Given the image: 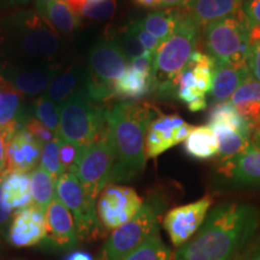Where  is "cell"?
I'll use <instances>...</instances> for the list:
<instances>
[{
    "label": "cell",
    "instance_id": "48",
    "mask_svg": "<svg viewBox=\"0 0 260 260\" xmlns=\"http://www.w3.org/2000/svg\"><path fill=\"white\" fill-rule=\"evenodd\" d=\"M237 260H260V245L255 246L242 256H239Z\"/></svg>",
    "mask_w": 260,
    "mask_h": 260
},
{
    "label": "cell",
    "instance_id": "12",
    "mask_svg": "<svg viewBox=\"0 0 260 260\" xmlns=\"http://www.w3.org/2000/svg\"><path fill=\"white\" fill-rule=\"evenodd\" d=\"M59 73L57 65L5 63L0 65V82L12 87L22 95L39 96L46 92Z\"/></svg>",
    "mask_w": 260,
    "mask_h": 260
},
{
    "label": "cell",
    "instance_id": "27",
    "mask_svg": "<svg viewBox=\"0 0 260 260\" xmlns=\"http://www.w3.org/2000/svg\"><path fill=\"white\" fill-rule=\"evenodd\" d=\"M41 16H44L58 32L64 35L73 34L81 25L80 15L76 14L65 3V0H56V2L51 3L44 10Z\"/></svg>",
    "mask_w": 260,
    "mask_h": 260
},
{
    "label": "cell",
    "instance_id": "53",
    "mask_svg": "<svg viewBox=\"0 0 260 260\" xmlns=\"http://www.w3.org/2000/svg\"><path fill=\"white\" fill-rule=\"evenodd\" d=\"M14 260H23V259H14Z\"/></svg>",
    "mask_w": 260,
    "mask_h": 260
},
{
    "label": "cell",
    "instance_id": "14",
    "mask_svg": "<svg viewBox=\"0 0 260 260\" xmlns=\"http://www.w3.org/2000/svg\"><path fill=\"white\" fill-rule=\"evenodd\" d=\"M47 234L41 243L46 251L65 252L76 248L80 236L73 214L56 197L46 210Z\"/></svg>",
    "mask_w": 260,
    "mask_h": 260
},
{
    "label": "cell",
    "instance_id": "34",
    "mask_svg": "<svg viewBox=\"0 0 260 260\" xmlns=\"http://www.w3.org/2000/svg\"><path fill=\"white\" fill-rule=\"evenodd\" d=\"M229 102L235 106L248 103H260V83L251 77L236 89Z\"/></svg>",
    "mask_w": 260,
    "mask_h": 260
},
{
    "label": "cell",
    "instance_id": "5",
    "mask_svg": "<svg viewBox=\"0 0 260 260\" xmlns=\"http://www.w3.org/2000/svg\"><path fill=\"white\" fill-rule=\"evenodd\" d=\"M128 65V58L118 41L112 39L98 41L89 52L83 93L96 104L113 99L116 81Z\"/></svg>",
    "mask_w": 260,
    "mask_h": 260
},
{
    "label": "cell",
    "instance_id": "2",
    "mask_svg": "<svg viewBox=\"0 0 260 260\" xmlns=\"http://www.w3.org/2000/svg\"><path fill=\"white\" fill-rule=\"evenodd\" d=\"M159 110L147 103L125 100L106 110L113 167L111 184L130 182L145 170L146 135Z\"/></svg>",
    "mask_w": 260,
    "mask_h": 260
},
{
    "label": "cell",
    "instance_id": "37",
    "mask_svg": "<svg viewBox=\"0 0 260 260\" xmlns=\"http://www.w3.org/2000/svg\"><path fill=\"white\" fill-rule=\"evenodd\" d=\"M24 128L27 129L41 145L51 141V140L56 136L46 125L42 124L40 121H38V119L34 118V117H31V118H29L28 121L25 122Z\"/></svg>",
    "mask_w": 260,
    "mask_h": 260
},
{
    "label": "cell",
    "instance_id": "32",
    "mask_svg": "<svg viewBox=\"0 0 260 260\" xmlns=\"http://www.w3.org/2000/svg\"><path fill=\"white\" fill-rule=\"evenodd\" d=\"M60 141L57 136H54L51 141L42 145L40 165L45 171L48 172L54 180H58V177L64 174V169L61 167L60 155H59Z\"/></svg>",
    "mask_w": 260,
    "mask_h": 260
},
{
    "label": "cell",
    "instance_id": "39",
    "mask_svg": "<svg viewBox=\"0 0 260 260\" xmlns=\"http://www.w3.org/2000/svg\"><path fill=\"white\" fill-rule=\"evenodd\" d=\"M2 180L3 175L0 176V240H6L10 224H11V220L14 218V213L9 207H6L4 201H3Z\"/></svg>",
    "mask_w": 260,
    "mask_h": 260
},
{
    "label": "cell",
    "instance_id": "1",
    "mask_svg": "<svg viewBox=\"0 0 260 260\" xmlns=\"http://www.w3.org/2000/svg\"><path fill=\"white\" fill-rule=\"evenodd\" d=\"M259 225L260 213L254 206L218 205L189 241L175 251L174 260H237Z\"/></svg>",
    "mask_w": 260,
    "mask_h": 260
},
{
    "label": "cell",
    "instance_id": "42",
    "mask_svg": "<svg viewBox=\"0 0 260 260\" xmlns=\"http://www.w3.org/2000/svg\"><path fill=\"white\" fill-rule=\"evenodd\" d=\"M154 54L155 53L146 52L144 56L130 60L129 64L132 65V67H134L135 69L144 71L146 74L152 75V71H153V64H154Z\"/></svg>",
    "mask_w": 260,
    "mask_h": 260
},
{
    "label": "cell",
    "instance_id": "23",
    "mask_svg": "<svg viewBox=\"0 0 260 260\" xmlns=\"http://www.w3.org/2000/svg\"><path fill=\"white\" fill-rule=\"evenodd\" d=\"M84 77L86 73H82L77 67L68 68L52 80L44 95L57 105H63L75 94L83 92Z\"/></svg>",
    "mask_w": 260,
    "mask_h": 260
},
{
    "label": "cell",
    "instance_id": "38",
    "mask_svg": "<svg viewBox=\"0 0 260 260\" xmlns=\"http://www.w3.org/2000/svg\"><path fill=\"white\" fill-rule=\"evenodd\" d=\"M80 149L81 148L76 147V146H73L70 144H67V142L60 141V147H59L60 162L65 172L70 171L71 169L74 168L75 162L77 160V157H79Z\"/></svg>",
    "mask_w": 260,
    "mask_h": 260
},
{
    "label": "cell",
    "instance_id": "40",
    "mask_svg": "<svg viewBox=\"0 0 260 260\" xmlns=\"http://www.w3.org/2000/svg\"><path fill=\"white\" fill-rule=\"evenodd\" d=\"M247 65H248L252 79L260 83V44H255L252 46Z\"/></svg>",
    "mask_w": 260,
    "mask_h": 260
},
{
    "label": "cell",
    "instance_id": "20",
    "mask_svg": "<svg viewBox=\"0 0 260 260\" xmlns=\"http://www.w3.org/2000/svg\"><path fill=\"white\" fill-rule=\"evenodd\" d=\"M251 79L248 65L216 63L210 96L213 104L229 102L233 94L243 82Z\"/></svg>",
    "mask_w": 260,
    "mask_h": 260
},
{
    "label": "cell",
    "instance_id": "16",
    "mask_svg": "<svg viewBox=\"0 0 260 260\" xmlns=\"http://www.w3.org/2000/svg\"><path fill=\"white\" fill-rule=\"evenodd\" d=\"M47 234L46 212L30 205L14 213L6 241L18 248L41 245Z\"/></svg>",
    "mask_w": 260,
    "mask_h": 260
},
{
    "label": "cell",
    "instance_id": "45",
    "mask_svg": "<svg viewBox=\"0 0 260 260\" xmlns=\"http://www.w3.org/2000/svg\"><path fill=\"white\" fill-rule=\"evenodd\" d=\"M6 171V141L0 133V176Z\"/></svg>",
    "mask_w": 260,
    "mask_h": 260
},
{
    "label": "cell",
    "instance_id": "8",
    "mask_svg": "<svg viewBox=\"0 0 260 260\" xmlns=\"http://www.w3.org/2000/svg\"><path fill=\"white\" fill-rule=\"evenodd\" d=\"M205 50L216 63L247 65L252 45L243 10L204 28Z\"/></svg>",
    "mask_w": 260,
    "mask_h": 260
},
{
    "label": "cell",
    "instance_id": "21",
    "mask_svg": "<svg viewBox=\"0 0 260 260\" xmlns=\"http://www.w3.org/2000/svg\"><path fill=\"white\" fill-rule=\"evenodd\" d=\"M245 0H194L188 14L200 29L226 17H232L242 10Z\"/></svg>",
    "mask_w": 260,
    "mask_h": 260
},
{
    "label": "cell",
    "instance_id": "24",
    "mask_svg": "<svg viewBox=\"0 0 260 260\" xmlns=\"http://www.w3.org/2000/svg\"><path fill=\"white\" fill-rule=\"evenodd\" d=\"M183 149L195 160H209L218 154V139L209 125L194 126L183 141Z\"/></svg>",
    "mask_w": 260,
    "mask_h": 260
},
{
    "label": "cell",
    "instance_id": "19",
    "mask_svg": "<svg viewBox=\"0 0 260 260\" xmlns=\"http://www.w3.org/2000/svg\"><path fill=\"white\" fill-rule=\"evenodd\" d=\"M31 117L30 106L25 104L23 95L12 87L0 82V133L5 141L10 135L23 128Z\"/></svg>",
    "mask_w": 260,
    "mask_h": 260
},
{
    "label": "cell",
    "instance_id": "50",
    "mask_svg": "<svg viewBox=\"0 0 260 260\" xmlns=\"http://www.w3.org/2000/svg\"><path fill=\"white\" fill-rule=\"evenodd\" d=\"M34 2V6H35V10L39 12V14H42L44 12V10L47 8L48 5L51 4V3L56 2V0H32Z\"/></svg>",
    "mask_w": 260,
    "mask_h": 260
},
{
    "label": "cell",
    "instance_id": "44",
    "mask_svg": "<svg viewBox=\"0 0 260 260\" xmlns=\"http://www.w3.org/2000/svg\"><path fill=\"white\" fill-rule=\"evenodd\" d=\"M30 0H0V11H8L27 5Z\"/></svg>",
    "mask_w": 260,
    "mask_h": 260
},
{
    "label": "cell",
    "instance_id": "18",
    "mask_svg": "<svg viewBox=\"0 0 260 260\" xmlns=\"http://www.w3.org/2000/svg\"><path fill=\"white\" fill-rule=\"evenodd\" d=\"M218 172L236 186L260 188V148L252 144L241 153L220 162Z\"/></svg>",
    "mask_w": 260,
    "mask_h": 260
},
{
    "label": "cell",
    "instance_id": "10",
    "mask_svg": "<svg viewBox=\"0 0 260 260\" xmlns=\"http://www.w3.org/2000/svg\"><path fill=\"white\" fill-rule=\"evenodd\" d=\"M56 197L73 214L80 240L98 239L105 233L96 213V200L90 198L73 172L67 171L56 181Z\"/></svg>",
    "mask_w": 260,
    "mask_h": 260
},
{
    "label": "cell",
    "instance_id": "29",
    "mask_svg": "<svg viewBox=\"0 0 260 260\" xmlns=\"http://www.w3.org/2000/svg\"><path fill=\"white\" fill-rule=\"evenodd\" d=\"M29 177L32 205L46 212L48 205L56 198V180L41 167L35 168Z\"/></svg>",
    "mask_w": 260,
    "mask_h": 260
},
{
    "label": "cell",
    "instance_id": "49",
    "mask_svg": "<svg viewBox=\"0 0 260 260\" xmlns=\"http://www.w3.org/2000/svg\"><path fill=\"white\" fill-rule=\"evenodd\" d=\"M136 4L148 9H160L161 0H134Z\"/></svg>",
    "mask_w": 260,
    "mask_h": 260
},
{
    "label": "cell",
    "instance_id": "33",
    "mask_svg": "<svg viewBox=\"0 0 260 260\" xmlns=\"http://www.w3.org/2000/svg\"><path fill=\"white\" fill-rule=\"evenodd\" d=\"M117 2L116 0H99V2L88 3L86 8L82 10L80 16L96 21H106L111 18L116 12Z\"/></svg>",
    "mask_w": 260,
    "mask_h": 260
},
{
    "label": "cell",
    "instance_id": "9",
    "mask_svg": "<svg viewBox=\"0 0 260 260\" xmlns=\"http://www.w3.org/2000/svg\"><path fill=\"white\" fill-rule=\"evenodd\" d=\"M113 153L109 125L92 144L80 149L79 157L70 172L79 178L87 193L98 199L100 193L111 184Z\"/></svg>",
    "mask_w": 260,
    "mask_h": 260
},
{
    "label": "cell",
    "instance_id": "35",
    "mask_svg": "<svg viewBox=\"0 0 260 260\" xmlns=\"http://www.w3.org/2000/svg\"><path fill=\"white\" fill-rule=\"evenodd\" d=\"M125 28L128 29L140 42H141V45L145 47V50L147 52L155 53L159 46L161 45V42L159 41L157 38H154L151 32H148L141 24H140L139 19L129 22V23L125 25Z\"/></svg>",
    "mask_w": 260,
    "mask_h": 260
},
{
    "label": "cell",
    "instance_id": "30",
    "mask_svg": "<svg viewBox=\"0 0 260 260\" xmlns=\"http://www.w3.org/2000/svg\"><path fill=\"white\" fill-rule=\"evenodd\" d=\"M122 260H174V253L162 242L160 234L155 233Z\"/></svg>",
    "mask_w": 260,
    "mask_h": 260
},
{
    "label": "cell",
    "instance_id": "11",
    "mask_svg": "<svg viewBox=\"0 0 260 260\" xmlns=\"http://www.w3.org/2000/svg\"><path fill=\"white\" fill-rule=\"evenodd\" d=\"M142 205L144 200L135 189L109 184L98 197V218L105 232H113L134 218Z\"/></svg>",
    "mask_w": 260,
    "mask_h": 260
},
{
    "label": "cell",
    "instance_id": "25",
    "mask_svg": "<svg viewBox=\"0 0 260 260\" xmlns=\"http://www.w3.org/2000/svg\"><path fill=\"white\" fill-rule=\"evenodd\" d=\"M152 75L135 69L129 64L116 81L115 94L126 100H138L152 93Z\"/></svg>",
    "mask_w": 260,
    "mask_h": 260
},
{
    "label": "cell",
    "instance_id": "3",
    "mask_svg": "<svg viewBox=\"0 0 260 260\" xmlns=\"http://www.w3.org/2000/svg\"><path fill=\"white\" fill-rule=\"evenodd\" d=\"M0 45L6 56L44 63L57 56L61 40L37 10L19 9L0 17Z\"/></svg>",
    "mask_w": 260,
    "mask_h": 260
},
{
    "label": "cell",
    "instance_id": "15",
    "mask_svg": "<svg viewBox=\"0 0 260 260\" xmlns=\"http://www.w3.org/2000/svg\"><path fill=\"white\" fill-rule=\"evenodd\" d=\"M194 126L176 115H158L146 135V155L155 158L187 139Z\"/></svg>",
    "mask_w": 260,
    "mask_h": 260
},
{
    "label": "cell",
    "instance_id": "28",
    "mask_svg": "<svg viewBox=\"0 0 260 260\" xmlns=\"http://www.w3.org/2000/svg\"><path fill=\"white\" fill-rule=\"evenodd\" d=\"M176 98L180 102L186 104L188 110L191 112L204 111L207 107L206 95L198 90L194 74L188 64L182 70L177 80Z\"/></svg>",
    "mask_w": 260,
    "mask_h": 260
},
{
    "label": "cell",
    "instance_id": "13",
    "mask_svg": "<svg viewBox=\"0 0 260 260\" xmlns=\"http://www.w3.org/2000/svg\"><path fill=\"white\" fill-rule=\"evenodd\" d=\"M212 198L210 195L194 203L171 209L162 217V226L175 247L189 241L203 225L210 212Z\"/></svg>",
    "mask_w": 260,
    "mask_h": 260
},
{
    "label": "cell",
    "instance_id": "17",
    "mask_svg": "<svg viewBox=\"0 0 260 260\" xmlns=\"http://www.w3.org/2000/svg\"><path fill=\"white\" fill-rule=\"evenodd\" d=\"M42 145L27 129L21 128L6 139V171L30 174L40 162Z\"/></svg>",
    "mask_w": 260,
    "mask_h": 260
},
{
    "label": "cell",
    "instance_id": "52",
    "mask_svg": "<svg viewBox=\"0 0 260 260\" xmlns=\"http://www.w3.org/2000/svg\"><path fill=\"white\" fill-rule=\"evenodd\" d=\"M89 3H93V2H99V0H88Z\"/></svg>",
    "mask_w": 260,
    "mask_h": 260
},
{
    "label": "cell",
    "instance_id": "43",
    "mask_svg": "<svg viewBox=\"0 0 260 260\" xmlns=\"http://www.w3.org/2000/svg\"><path fill=\"white\" fill-rule=\"evenodd\" d=\"M194 0H161L160 9L177 10V11L188 12L191 8Z\"/></svg>",
    "mask_w": 260,
    "mask_h": 260
},
{
    "label": "cell",
    "instance_id": "7",
    "mask_svg": "<svg viewBox=\"0 0 260 260\" xmlns=\"http://www.w3.org/2000/svg\"><path fill=\"white\" fill-rule=\"evenodd\" d=\"M165 203L162 198L152 195L136 213L134 218L113 230L103 246L100 260H122L155 233L162 220Z\"/></svg>",
    "mask_w": 260,
    "mask_h": 260
},
{
    "label": "cell",
    "instance_id": "22",
    "mask_svg": "<svg viewBox=\"0 0 260 260\" xmlns=\"http://www.w3.org/2000/svg\"><path fill=\"white\" fill-rule=\"evenodd\" d=\"M3 201L10 210H23L32 205L30 177L25 172L5 171L2 180Z\"/></svg>",
    "mask_w": 260,
    "mask_h": 260
},
{
    "label": "cell",
    "instance_id": "6",
    "mask_svg": "<svg viewBox=\"0 0 260 260\" xmlns=\"http://www.w3.org/2000/svg\"><path fill=\"white\" fill-rule=\"evenodd\" d=\"M106 109L80 92L60 105L57 138L79 148L92 144L106 128Z\"/></svg>",
    "mask_w": 260,
    "mask_h": 260
},
{
    "label": "cell",
    "instance_id": "41",
    "mask_svg": "<svg viewBox=\"0 0 260 260\" xmlns=\"http://www.w3.org/2000/svg\"><path fill=\"white\" fill-rule=\"evenodd\" d=\"M242 10L249 23L260 25V0H245Z\"/></svg>",
    "mask_w": 260,
    "mask_h": 260
},
{
    "label": "cell",
    "instance_id": "47",
    "mask_svg": "<svg viewBox=\"0 0 260 260\" xmlns=\"http://www.w3.org/2000/svg\"><path fill=\"white\" fill-rule=\"evenodd\" d=\"M65 3H67V4L69 5L70 8L76 12V14L80 15L89 2L88 0H65Z\"/></svg>",
    "mask_w": 260,
    "mask_h": 260
},
{
    "label": "cell",
    "instance_id": "51",
    "mask_svg": "<svg viewBox=\"0 0 260 260\" xmlns=\"http://www.w3.org/2000/svg\"><path fill=\"white\" fill-rule=\"evenodd\" d=\"M252 142L256 146V147L260 148V128L258 130H255L254 133H253Z\"/></svg>",
    "mask_w": 260,
    "mask_h": 260
},
{
    "label": "cell",
    "instance_id": "31",
    "mask_svg": "<svg viewBox=\"0 0 260 260\" xmlns=\"http://www.w3.org/2000/svg\"><path fill=\"white\" fill-rule=\"evenodd\" d=\"M30 111L34 118L46 125L57 136L58 128H59L60 105H57L47 96L42 95L34 100V103L30 105Z\"/></svg>",
    "mask_w": 260,
    "mask_h": 260
},
{
    "label": "cell",
    "instance_id": "26",
    "mask_svg": "<svg viewBox=\"0 0 260 260\" xmlns=\"http://www.w3.org/2000/svg\"><path fill=\"white\" fill-rule=\"evenodd\" d=\"M183 15V11L159 9L149 12L144 18H140L139 22L154 38H157L160 42H164L176 30Z\"/></svg>",
    "mask_w": 260,
    "mask_h": 260
},
{
    "label": "cell",
    "instance_id": "46",
    "mask_svg": "<svg viewBox=\"0 0 260 260\" xmlns=\"http://www.w3.org/2000/svg\"><path fill=\"white\" fill-rule=\"evenodd\" d=\"M64 260H95L92 254L84 251H74L65 256Z\"/></svg>",
    "mask_w": 260,
    "mask_h": 260
},
{
    "label": "cell",
    "instance_id": "36",
    "mask_svg": "<svg viewBox=\"0 0 260 260\" xmlns=\"http://www.w3.org/2000/svg\"><path fill=\"white\" fill-rule=\"evenodd\" d=\"M118 44L119 46L122 47V50L125 53V56L128 58L129 61L135 59V58L144 56L146 52H147L145 50V47L141 45V42H140L126 28H124V30H123L121 38H119L118 40Z\"/></svg>",
    "mask_w": 260,
    "mask_h": 260
},
{
    "label": "cell",
    "instance_id": "4",
    "mask_svg": "<svg viewBox=\"0 0 260 260\" xmlns=\"http://www.w3.org/2000/svg\"><path fill=\"white\" fill-rule=\"evenodd\" d=\"M199 30L188 12H184L174 34L161 45L154 54L152 71V93L161 99L176 96L177 80L186 68L191 54L197 51Z\"/></svg>",
    "mask_w": 260,
    "mask_h": 260
}]
</instances>
